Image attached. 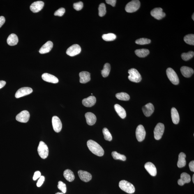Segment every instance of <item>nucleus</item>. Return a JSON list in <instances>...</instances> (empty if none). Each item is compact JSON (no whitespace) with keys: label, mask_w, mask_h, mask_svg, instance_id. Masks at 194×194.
<instances>
[{"label":"nucleus","mask_w":194,"mask_h":194,"mask_svg":"<svg viewBox=\"0 0 194 194\" xmlns=\"http://www.w3.org/2000/svg\"><path fill=\"white\" fill-rule=\"evenodd\" d=\"M135 53L136 54L138 57L144 58L149 54L150 51L147 49H142L136 50Z\"/></svg>","instance_id":"c756f323"},{"label":"nucleus","mask_w":194,"mask_h":194,"mask_svg":"<svg viewBox=\"0 0 194 194\" xmlns=\"http://www.w3.org/2000/svg\"><path fill=\"white\" fill-rule=\"evenodd\" d=\"M80 82L81 84H86L91 80L90 73L86 71H82L79 73Z\"/></svg>","instance_id":"412c9836"},{"label":"nucleus","mask_w":194,"mask_h":194,"mask_svg":"<svg viewBox=\"0 0 194 194\" xmlns=\"http://www.w3.org/2000/svg\"><path fill=\"white\" fill-rule=\"evenodd\" d=\"M118 99L123 101H128L130 99V96L127 93H116V95Z\"/></svg>","instance_id":"2f4dec72"},{"label":"nucleus","mask_w":194,"mask_h":194,"mask_svg":"<svg viewBox=\"0 0 194 194\" xmlns=\"http://www.w3.org/2000/svg\"><path fill=\"white\" fill-rule=\"evenodd\" d=\"M166 72L167 77L173 84L174 85H177L179 84L178 77L172 68H167Z\"/></svg>","instance_id":"423d86ee"},{"label":"nucleus","mask_w":194,"mask_h":194,"mask_svg":"<svg viewBox=\"0 0 194 194\" xmlns=\"http://www.w3.org/2000/svg\"><path fill=\"white\" fill-rule=\"evenodd\" d=\"M128 73L129 74L128 78L131 81L136 83L140 82L142 80L141 76L136 69L131 68L128 70Z\"/></svg>","instance_id":"7ed1b4c3"},{"label":"nucleus","mask_w":194,"mask_h":194,"mask_svg":"<svg viewBox=\"0 0 194 194\" xmlns=\"http://www.w3.org/2000/svg\"><path fill=\"white\" fill-rule=\"evenodd\" d=\"M19 39L17 35L12 33L9 36L7 39V43L10 46L16 45L18 43Z\"/></svg>","instance_id":"393cba45"},{"label":"nucleus","mask_w":194,"mask_h":194,"mask_svg":"<svg viewBox=\"0 0 194 194\" xmlns=\"http://www.w3.org/2000/svg\"><path fill=\"white\" fill-rule=\"evenodd\" d=\"M189 168L190 171L192 172H194V161H192L190 162L189 164Z\"/></svg>","instance_id":"49530a36"},{"label":"nucleus","mask_w":194,"mask_h":194,"mask_svg":"<svg viewBox=\"0 0 194 194\" xmlns=\"http://www.w3.org/2000/svg\"><path fill=\"white\" fill-rule=\"evenodd\" d=\"M5 21L6 20H5L4 17L2 16L0 17V28L1 27L3 24H4Z\"/></svg>","instance_id":"de8ad7c7"},{"label":"nucleus","mask_w":194,"mask_h":194,"mask_svg":"<svg viewBox=\"0 0 194 194\" xmlns=\"http://www.w3.org/2000/svg\"><path fill=\"white\" fill-rule=\"evenodd\" d=\"M53 128L55 131L58 133L61 131L62 127V123L60 119L57 116H53L52 119Z\"/></svg>","instance_id":"f8f14e48"},{"label":"nucleus","mask_w":194,"mask_h":194,"mask_svg":"<svg viewBox=\"0 0 194 194\" xmlns=\"http://www.w3.org/2000/svg\"><path fill=\"white\" fill-rule=\"evenodd\" d=\"M136 137L139 142H142L146 136V132L144 127L142 125H139L137 127L136 132Z\"/></svg>","instance_id":"6e6552de"},{"label":"nucleus","mask_w":194,"mask_h":194,"mask_svg":"<svg viewBox=\"0 0 194 194\" xmlns=\"http://www.w3.org/2000/svg\"><path fill=\"white\" fill-rule=\"evenodd\" d=\"M111 67L108 63H106L104 65L103 69L101 70V73L104 77H107L109 75Z\"/></svg>","instance_id":"7c9ffc66"},{"label":"nucleus","mask_w":194,"mask_h":194,"mask_svg":"<svg viewBox=\"0 0 194 194\" xmlns=\"http://www.w3.org/2000/svg\"><path fill=\"white\" fill-rule=\"evenodd\" d=\"M63 175L67 181L70 182L73 181L75 179V176L73 172L70 169H67L64 171Z\"/></svg>","instance_id":"c85d7f7f"},{"label":"nucleus","mask_w":194,"mask_h":194,"mask_svg":"<svg viewBox=\"0 0 194 194\" xmlns=\"http://www.w3.org/2000/svg\"><path fill=\"white\" fill-rule=\"evenodd\" d=\"M58 188L63 193H66L67 192V187L66 184L64 183L61 181L58 183Z\"/></svg>","instance_id":"ea45409f"},{"label":"nucleus","mask_w":194,"mask_h":194,"mask_svg":"<svg viewBox=\"0 0 194 194\" xmlns=\"http://www.w3.org/2000/svg\"><path fill=\"white\" fill-rule=\"evenodd\" d=\"M181 71L183 76L186 78L191 77L193 75L194 72L193 69L186 66L181 67Z\"/></svg>","instance_id":"b1692460"},{"label":"nucleus","mask_w":194,"mask_h":194,"mask_svg":"<svg viewBox=\"0 0 194 194\" xmlns=\"http://www.w3.org/2000/svg\"><path fill=\"white\" fill-rule=\"evenodd\" d=\"M112 156L115 160H120L122 161H126V156L120 154L116 151H113L112 153Z\"/></svg>","instance_id":"72a5a7b5"},{"label":"nucleus","mask_w":194,"mask_h":194,"mask_svg":"<svg viewBox=\"0 0 194 194\" xmlns=\"http://www.w3.org/2000/svg\"><path fill=\"white\" fill-rule=\"evenodd\" d=\"M142 110L144 115L149 117L154 112V107L152 104L149 103L143 107Z\"/></svg>","instance_id":"dca6fc26"},{"label":"nucleus","mask_w":194,"mask_h":194,"mask_svg":"<svg viewBox=\"0 0 194 194\" xmlns=\"http://www.w3.org/2000/svg\"><path fill=\"white\" fill-rule=\"evenodd\" d=\"M65 12V9L64 8H61L59 9L55 12L54 15L58 16H62L64 15Z\"/></svg>","instance_id":"79ce46f5"},{"label":"nucleus","mask_w":194,"mask_h":194,"mask_svg":"<svg viewBox=\"0 0 194 194\" xmlns=\"http://www.w3.org/2000/svg\"><path fill=\"white\" fill-rule=\"evenodd\" d=\"M44 3L43 1H35L32 4L30 7V9L33 13H37L43 9Z\"/></svg>","instance_id":"4468645a"},{"label":"nucleus","mask_w":194,"mask_h":194,"mask_svg":"<svg viewBox=\"0 0 194 194\" xmlns=\"http://www.w3.org/2000/svg\"><path fill=\"white\" fill-rule=\"evenodd\" d=\"M41 176V173L39 171H36L34 173V175H33V179L34 181H36V180L39 178H40Z\"/></svg>","instance_id":"c03bdc74"},{"label":"nucleus","mask_w":194,"mask_h":194,"mask_svg":"<svg viewBox=\"0 0 194 194\" xmlns=\"http://www.w3.org/2000/svg\"><path fill=\"white\" fill-rule=\"evenodd\" d=\"M38 154L40 157L43 159L47 158L49 155L48 147L44 142L41 141L39 144L38 148Z\"/></svg>","instance_id":"20e7f679"},{"label":"nucleus","mask_w":194,"mask_h":194,"mask_svg":"<svg viewBox=\"0 0 194 194\" xmlns=\"http://www.w3.org/2000/svg\"><path fill=\"white\" fill-rule=\"evenodd\" d=\"M114 108L116 112L121 118L124 119L126 116V110L118 104H116L114 105Z\"/></svg>","instance_id":"a878e982"},{"label":"nucleus","mask_w":194,"mask_h":194,"mask_svg":"<svg viewBox=\"0 0 194 194\" xmlns=\"http://www.w3.org/2000/svg\"><path fill=\"white\" fill-rule=\"evenodd\" d=\"M53 44L52 41H47L40 49V53L44 54L50 52L53 48Z\"/></svg>","instance_id":"5701e85b"},{"label":"nucleus","mask_w":194,"mask_h":194,"mask_svg":"<svg viewBox=\"0 0 194 194\" xmlns=\"http://www.w3.org/2000/svg\"><path fill=\"white\" fill-rule=\"evenodd\" d=\"M86 122L90 126L94 125L96 121V117L94 114L91 112L86 113L85 115Z\"/></svg>","instance_id":"4be33fe9"},{"label":"nucleus","mask_w":194,"mask_h":194,"mask_svg":"<svg viewBox=\"0 0 194 194\" xmlns=\"http://www.w3.org/2000/svg\"><path fill=\"white\" fill-rule=\"evenodd\" d=\"M151 40L147 38H140L136 40L135 43L139 45H146L151 43Z\"/></svg>","instance_id":"58836bf2"},{"label":"nucleus","mask_w":194,"mask_h":194,"mask_svg":"<svg viewBox=\"0 0 194 194\" xmlns=\"http://www.w3.org/2000/svg\"><path fill=\"white\" fill-rule=\"evenodd\" d=\"M45 178L44 176H41L39 178V179L37 183V186L38 187H41L45 181Z\"/></svg>","instance_id":"37998d69"},{"label":"nucleus","mask_w":194,"mask_h":194,"mask_svg":"<svg viewBox=\"0 0 194 194\" xmlns=\"http://www.w3.org/2000/svg\"><path fill=\"white\" fill-rule=\"evenodd\" d=\"M164 125L163 123H158L154 130V138L156 140H160L161 138L164 131Z\"/></svg>","instance_id":"0eeeda50"},{"label":"nucleus","mask_w":194,"mask_h":194,"mask_svg":"<svg viewBox=\"0 0 194 194\" xmlns=\"http://www.w3.org/2000/svg\"><path fill=\"white\" fill-rule=\"evenodd\" d=\"M103 133L104 136V138L106 140L110 141L112 140V136L109 130L106 128L103 129Z\"/></svg>","instance_id":"e433bc0d"},{"label":"nucleus","mask_w":194,"mask_h":194,"mask_svg":"<svg viewBox=\"0 0 194 194\" xmlns=\"http://www.w3.org/2000/svg\"><path fill=\"white\" fill-rule=\"evenodd\" d=\"M83 6V3L82 1H79L78 2L74 3L73 8L76 10L79 11L82 9Z\"/></svg>","instance_id":"a19ab883"},{"label":"nucleus","mask_w":194,"mask_h":194,"mask_svg":"<svg viewBox=\"0 0 194 194\" xmlns=\"http://www.w3.org/2000/svg\"><path fill=\"white\" fill-rule=\"evenodd\" d=\"M98 15L100 17H103L106 13V8L104 3H102L99 5L98 8Z\"/></svg>","instance_id":"4c0bfd02"},{"label":"nucleus","mask_w":194,"mask_h":194,"mask_svg":"<svg viewBox=\"0 0 194 194\" xmlns=\"http://www.w3.org/2000/svg\"><path fill=\"white\" fill-rule=\"evenodd\" d=\"M186 155L184 153L181 152L179 155L178 160L177 163L178 167L179 168L184 167L186 166Z\"/></svg>","instance_id":"bb28decb"},{"label":"nucleus","mask_w":194,"mask_h":194,"mask_svg":"<svg viewBox=\"0 0 194 194\" xmlns=\"http://www.w3.org/2000/svg\"><path fill=\"white\" fill-rule=\"evenodd\" d=\"M161 8H156L152 10L151 15L155 19L160 20L165 16L166 14Z\"/></svg>","instance_id":"ddd939ff"},{"label":"nucleus","mask_w":194,"mask_h":194,"mask_svg":"<svg viewBox=\"0 0 194 194\" xmlns=\"http://www.w3.org/2000/svg\"><path fill=\"white\" fill-rule=\"evenodd\" d=\"M194 14L193 13V15H192V19H193V21L194 20Z\"/></svg>","instance_id":"603ef678"},{"label":"nucleus","mask_w":194,"mask_h":194,"mask_svg":"<svg viewBox=\"0 0 194 194\" xmlns=\"http://www.w3.org/2000/svg\"><path fill=\"white\" fill-rule=\"evenodd\" d=\"M146 170L151 175L155 176L157 174V170L156 167L155 165L151 162H147L144 165Z\"/></svg>","instance_id":"aec40b11"},{"label":"nucleus","mask_w":194,"mask_h":194,"mask_svg":"<svg viewBox=\"0 0 194 194\" xmlns=\"http://www.w3.org/2000/svg\"><path fill=\"white\" fill-rule=\"evenodd\" d=\"M116 0H106V2L109 4L111 5L113 7L116 6Z\"/></svg>","instance_id":"a18cd8bd"},{"label":"nucleus","mask_w":194,"mask_h":194,"mask_svg":"<svg viewBox=\"0 0 194 194\" xmlns=\"http://www.w3.org/2000/svg\"><path fill=\"white\" fill-rule=\"evenodd\" d=\"M96 98L93 96H90L82 100L83 104L86 107H91L94 105L96 102Z\"/></svg>","instance_id":"a211bd4d"},{"label":"nucleus","mask_w":194,"mask_h":194,"mask_svg":"<svg viewBox=\"0 0 194 194\" xmlns=\"http://www.w3.org/2000/svg\"><path fill=\"white\" fill-rule=\"evenodd\" d=\"M81 50V49L80 46L76 44L69 47L66 51V53L70 56H73L80 54Z\"/></svg>","instance_id":"9d476101"},{"label":"nucleus","mask_w":194,"mask_h":194,"mask_svg":"<svg viewBox=\"0 0 194 194\" xmlns=\"http://www.w3.org/2000/svg\"><path fill=\"white\" fill-rule=\"evenodd\" d=\"M6 84V82L4 81H0V89L4 87Z\"/></svg>","instance_id":"09e8293b"},{"label":"nucleus","mask_w":194,"mask_h":194,"mask_svg":"<svg viewBox=\"0 0 194 194\" xmlns=\"http://www.w3.org/2000/svg\"><path fill=\"white\" fill-rule=\"evenodd\" d=\"M184 40L187 44L190 45H194V35L188 34L184 37Z\"/></svg>","instance_id":"473e14b6"},{"label":"nucleus","mask_w":194,"mask_h":194,"mask_svg":"<svg viewBox=\"0 0 194 194\" xmlns=\"http://www.w3.org/2000/svg\"><path fill=\"white\" fill-rule=\"evenodd\" d=\"M194 52L190 51L188 53H183L181 55V58L184 61H188L193 57Z\"/></svg>","instance_id":"c9c22d12"},{"label":"nucleus","mask_w":194,"mask_h":194,"mask_svg":"<svg viewBox=\"0 0 194 194\" xmlns=\"http://www.w3.org/2000/svg\"><path fill=\"white\" fill-rule=\"evenodd\" d=\"M192 181H193V183H194V175H193V177H192Z\"/></svg>","instance_id":"3c124183"},{"label":"nucleus","mask_w":194,"mask_h":194,"mask_svg":"<svg viewBox=\"0 0 194 194\" xmlns=\"http://www.w3.org/2000/svg\"><path fill=\"white\" fill-rule=\"evenodd\" d=\"M116 35L113 33L104 34L102 36V38H103V39L107 41H113V40L116 39Z\"/></svg>","instance_id":"f704fd0d"},{"label":"nucleus","mask_w":194,"mask_h":194,"mask_svg":"<svg viewBox=\"0 0 194 194\" xmlns=\"http://www.w3.org/2000/svg\"><path fill=\"white\" fill-rule=\"evenodd\" d=\"M42 78L45 81L53 84H56L59 82V80L57 77L48 73L43 74L42 75Z\"/></svg>","instance_id":"f3484780"},{"label":"nucleus","mask_w":194,"mask_h":194,"mask_svg":"<svg viewBox=\"0 0 194 194\" xmlns=\"http://www.w3.org/2000/svg\"><path fill=\"white\" fill-rule=\"evenodd\" d=\"M56 194H64V193H63L62 192H57Z\"/></svg>","instance_id":"8fccbe9b"},{"label":"nucleus","mask_w":194,"mask_h":194,"mask_svg":"<svg viewBox=\"0 0 194 194\" xmlns=\"http://www.w3.org/2000/svg\"><path fill=\"white\" fill-rule=\"evenodd\" d=\"M191 181V178L189 174L186 173H183L181 174V179L178 181V184L180 186H182L185 183H190Z\"/></svg>","instance_id":"6ab92c4d"},{"label":"nucleus","mask_w":194,"mask_h":194,"mask_svg":"<svg viewBox=\"0 0 194 194\" xmlns=\"http://www.w3.org/2000/svg\"><path fill=\"white\" fill-rule=\"evenodd\" d=\"M33 92V90L31 88L29 87L21 88L18 90L16 93L15 97L16 98H20L30 94Z\"/></svg>","instance_id":"9b49d317"},{"label":"nucleus","mask_w":194,"mask_h":194,"mask_svg":"<svg viewBox=\"0 0 194 194\" xmlns=\"http://www.w3.org/2000/svg\"><path fill=\"white\" fill-rule=\"evenodd\" d=\"M30 117L29 113L27 110L22 111L16 116V119L19 122L26 123L29 121Z\"/></svg>","instance_id":"1a4fd4ad"},{"label":"nucleus","mask_w":194,"mask_h":194,"mask_svg":"<svg viewBox=\"0 0 194 194\" xmlns=\"http://www.w3.org/2000/svg\"><path fill=\"white\" fill-rule=\"evenodd\" d=\"M78 174L80 179L84 182H87L89 181L92 178L91 174L86 171L79 170L78 172Z\"/></svg>","instance_id":"2eb2a0df"},{"label":"nucleus","mask_w":194,"mask_h":194,"mask_svg":"<svg viewBox=\"0 0 194 194\" xmlns=\"http://www.w3.org/2000/svg\"><path fill=\"white\" fill-rule=\"evenodd\" d=\"M140 7V2L138 0L130 1L127 4L125 10L128 13H133L138 10Z\"/></svg>","instance_id":"39448f33"},{"label":"nucleus","mask_w":194,"mask_h":194,"mask_svg":"<svg viewBox=\"0 0 194 194\" xmlns=\"http://www.w3.org/2000/svg\"><path fill=\"white\" fill-rule=\"evenodd\" d=\"M120 188L127 193L132 194L135 191V187L131 183L125 180H122L119 183Z\"/></svg>","instance_id":"f03ea898"},{"label":"nucleus","mask_w":194,"mask_h":194,"mask_svg":"<svg viewBox=\"0 0 194 194\" xmlns=\"http://www.w3.org/2000/svg\"><path fill=\"white\" fill-rule=\"evenodd\" d=\"M171 116L173 123L174 124H178L179 122V116L177 109L175 107H172L171 109Z\"/></svg>","instance_id":"cd10ccee"},{"label":"nucleus","mask_w":194,"mask_h":194,"mask_svg":"<svg viewBox=\"0 0 194 194\" xmlns=\"http://www.w3.org/2000/svg\"><path fill=\"white\" fill-rule=\"evenodd\" d=\"M88 148L93 154L98 156H103L104 151L101 146L95 141L89 140L87 142Z\"/></svg>","instance_id":"f257e3e1"}]
</instances>
